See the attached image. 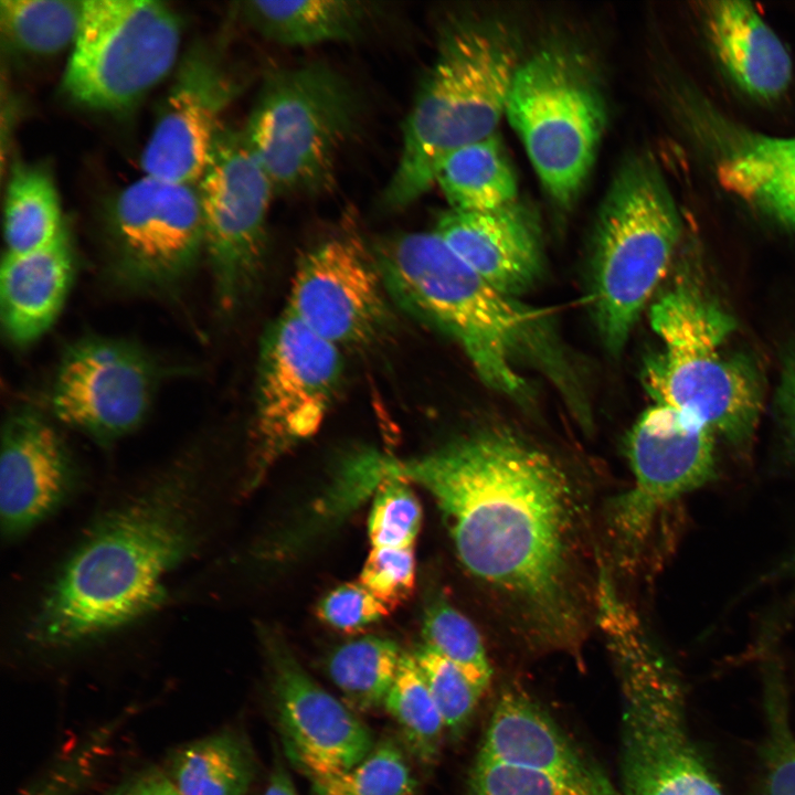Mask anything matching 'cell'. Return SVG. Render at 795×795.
Instances as JSON below:
<instances>
[{
  "mask_svg": "<svg viewBox=\"0 0 795 795\" xmlns=\"http://www.w3.org/2000/svg\"><path fill=\"white\" fill-rule=\"evenodd\" d=\"M379 471L433 497L464 569L530 639L570 653L580 648L589 596L583 502L556 458L492 427L416 458L382 455Z\"/></svg>",
  "mask_w": 795,
  "mask_h": 795,
  "instance_id": "6da1fadb",
  "label": "cell"
},
{
  "mask_svg": "<svg viewBox=\"0 0 795 795\" xmlns=\"http://www.w3.org/2000/svg\"><path fill=\"white\" fill-rule=\"evenodd\" d=\"M203 540V479L177 466L104 513L64 560L26 624L42 649H72L146 617Z\"/></svg>",
  "mask_w": 795,
  "mask_h": 795,
  "instance_id": "7a4b0ae2",
  "label": "cell"
},
{
  "mask_svg": "<svg viewBox=\"0 0 795 795\" xmlns=\"http://www.w3.org/2000/svg\"><path fill=\"white\" fill-rule=\"evenodd\" d=\"M372 252L392 301L451 337L488 388L527 401L531 388L521 370L537 368L575 411L583 409L547 312L495 288L434 231L382 239Z\"/></svg>",
  "mask_w": 795,
  "mask_h": 795,
  "instance_id": "3957f363",
  "label": "cell"
},
{
  "mask_svg": "<svg viewBox=\"0 0 795 795\" xmlns=\"http://www.w3.org/2000/svg\"><path fill=\"white\" fill-rule=\"evenodd\" d=\"M520 64L518 43L500 23L463 21L442 31L404 124L384 208L413 203L436 183L451 153L496 132Z\"/></svg>",
  "mask_w": 795,
  "mask_h": 795,
  "instance_id": "277c9868",
  "label": "cell"
},
{
  "mask_svg": "<svg viewBox=\"0 0 795 795\" xmlns=\"http://www.w3.org/2000/svg\"><path fill=\"white\" fill-rule=\"evenodd\" d=\"M650 326L661 348L646 362L644 382L655 403L743 442L761 409L756 372L724 351L734 319L698 287L679 282L651 305Z\"/></svg>",
  "mask_w": 795,
  "mask_h": 795,
  "instance_id": "5b68a950",
  "label": "cell"
},
{
  "mask_svg": "<svg viewBox=\"0 0 795 795\" xmlns=\"http://www.w3.org/2000/svg\"><path fill=\"white\" fill-rule=\"evenodd\" d=\"M680 219L654 163L623 162L602 202L592 255V305L610 353L625 347L644 306L666 274Z\"/></svg>",
  "mask_w": 795,
  "mask_h": 795,
  "instance_id": "8992f818",
  "label": "cell"
},
{
  "mask_svg": "<svg viewBox=\"0 0 795 795\" xmlns=\"http://www.w3.org/2000/svg\"><path fill=\"white\" fill-rule=\"evenodd\" d=\"M607 645L622 695V795H725L689 731L681 681L645 630Z\"/></svg>",
  "mask_w": 795,
  "mask_h": 795,
  "instance_id": "52a82bcc",
  "label": "cell"
},
{
  "mask_svg": "<svg viewBox=\"0 0 795 795\" xmlns=\"http://www.w3.org/2000/svg\"><path fill=\"white\" fill-rule=\"evenodd\" d=\"M358 116L350 83L311 63L271 71L243 131L275 193L315 194L333 183L338 153Z\"/></svg>",
  "mask_w": 795,
  "mask_h": 795,
  "instance_id": "ba28073f",
  "label": "cell"
},
{
  "mask_svg": "<svg viewBox=\"0 0 795 795\" xmlns=\"http://www.w3.org/2000/svg\"><path fill=\"white\" fill-rule=\"evenodd\" d=\"M505 115L550 197L572 204L606 121L603 96L585 65L556 47L533 54L516 72Z\"/></svg>",
  "mask_w": 795,
  "mask_h": 795,
  "instance_id": "9c48e42d",
  "label": "cell"
},
{
  "mask_svg": "<svg viewBox=\"0 0 795 795\" xmlns=\"http://www.w3.org/2000/svg\"><path fill=\"white\" fill-rule=\"evenodd\" d=\"M180 43V20L165 2L84 1L63 88L82 106L124 109L169 74Z\"/></svg>",
  "mask_w": 795,
  "mask_h": 795,
  "instance_id": "30bf717a",
  "label": "cell"
},
{
  "mask_svg": "<svg viewBox=\"0 0 795 795\" xmlns=\"http://www.w3.org/2000/svg\"><path fill=\"white\" fill-rule=\"evenodd\" d=\"M197 187L216 300L230 314L261 277L275 190L244 131L224 127Z\"/></svg>",
  "mask_w": 795,
  "mask_h": 795,
  "instance_id": "8fae6325",
  "label": "cell"
},
{
  "mask_svg": "<svg viewBox=\"0 0 795 795\" xmlns=\"http://www.w3.org/2000/svg\"><path fill=\"white\" fill-rule=\"evenodd\" d=\"M342 369L340 348L287 310L266 329L256 380L258 467L318 432L340 388Z\"/></svg>",
  "mask_w": 795,
  "mask_h": 795,
  "instance_id": "7c38bea8",
  "label": "cell"
},
{
  "mask_svg": "<svg viewBox=\"0 0 795 795\" xmlns=\"http://www.w3.org/2000/svg\"><path fill=\"white\" fill-rule=\"evenodd\" d=\"M107 240L113 276L139 292H169L204 252L197 184L142 176L112 203Z\"/></svg>",
  "mask_w": 795,
  "mask_h": 795,
  "instance_id": "4fadbf2b",
  "label": "cell"
},
{
  "mask_svg": "<svg viewBox=\"0 0 795 795\" xmlns=\"http://www.w3.org/2000/svg\"><path fill=\"white\" fill-rule=\"evenodd\" d=\"M634 483L612 508L613 537L623 562L635 561L658 513L714 473V433L699 421L655 403L628 433Z\"/></svg>",
  "mask_w": 795,
  "mask_h": 795,
  "instance_id": "5bb4252c",
  "label": "cell"
},
{
  "mask_svg": "<svg viewBox=\"0 0 795 795\" xmlns=\"http://www.w3.org/2000/svg\"><path fill=\"white\" fill-rule=\"evenodd\" d=\"M391 303L372 250L339 235L300 257L285 310L339 348H361L388 332Z\"/></svg>",
  "mask_w": 795,
  "mask_h": 795,
  "instance_id": "9a60e30c",
  "label": "cell"
},
{
  "mask_svg": "<svg viewBox=\"0 0 795 795\" xmlns=\"http://www.w3.org/2000/svg\"><path fill=\"white\" fill-rule=\"evenodd\" d=\"M158 380V365L138 346L121 339L87 337L63 354L51 406L62 423L108 443L140 425Z\"/></svg>",
  "mask_w": 795,
  "mask_h": 795,
  "instance_id": "2e32d148",
  "label": "cell"
},
{
  "mask_svg": "<svg viewBox=\"0 0 795 795\" xmlns=\"http://www.w3.org/2000/svg\"><path fill=\"white\" fill-rule=\"evenodd\" d=\"M278 724L292 761L310 780L342 772L375 743L346 702L321 687L274 637L267 640Z\"/></svg>",
  "mask_w": 795,
  "mask_h": 795,
  "instance_id": "e0dca14e",
  "label": "cell"
},
{
  "mask_svg": "<svg viewBox=\"0 0 795 795\" xmlns=\"http://www.w3.org/2000/svg\"><path fill=\"white\" fill-rule=\"evenodd\" d=\"M221 63L203 47L180 61L140 162L145 176L197 184L222 130L221 116L236 93Z\"/></svg>",
  "mask_w": 795,
  "mask_h": 795,
  "instance_id": "ac0fdd59",
  "label": "cell"
},
{
  "mask_svg": "<svg viewBox=\"0 0 795 795\" xmlns=\"http://www.w3.org/2000/svg\"><path fill=\"white\" fill-rule=\"evenodd\" d=\"M74 476L65 443L42 415L28 409L11 414L0 457L2 533L17 539L44 521L70 494Z\"/></svg>",
  "mask_w": 795,
  "mask_h": 795,
  "instance_id": "d6986e66",
  "label": "cell"
},
{
  "mask_svg": "<svg viewBox=\"0 0 795 795\" xmlns=\"http://www.w3.org/2000/svg\"><path fill=\"white\" fill-rule=\"evenodd\" d=\"M477 757L556 778L590 795H622L605 772L521 689L499 696Z\"/></svg>",
  "mask_w": 795,
  "mask_h": 795,
  "instance_id": "ffe728a7",
  "label": "cell"
},
{
  "mask_svg": "<svg viewBox=\"0 0 795 795\" xmlns=\"http://www.w3.org/2000/svg\"><path fill=\"white\" fill-rule=\"evenodd\" d=\"M434 232L474 272L498 290L519 297L543 269L540 229L523 204L479 212L449 209Z\"/></svg>",
  "mask_w": 795,
  "mask_h": 795,
  "instance_id": "44dd1931",
  "label": "cell"
},
{
  "mask_svg": "<svg viewBox=\"0 0 795 795\" xmlns=\"http://www.w3.org/2000/svg\"><path fill=\"white\" fill-rule=\"evenodd\" d=\"M74 274L64 231L50 244L20 254L6 253L0 269L2 327L15 344H29L57 318Z\"/></svg>",
  "mask_w": 795,
  "mask_h": 795,
  "instance_id": "7402d4cb",
  "label": "cell"
},
{
  "mask_svg": "<svg viewBox=\"0 0 795 795\" xmlns=\"http://www.w3.org/2000/svg\"><path fill=\"white\" fill-rule=\"evenodd\" d=\"M710 40L728 72L750 94L773 98L792 77L789 54L773 30L746 1L704 3Z\"/></svg>",
  "mask_w": 795,
  "mask_h": 795,
  "instance_id": "603a6c76",
  "label": "cell"
},
{
  "mask_svg": "<svg viewBox=\"0 0 795 795\" xmlns=\"http://www.w3.org/2000/svg\"><path fill=\"white\" fill-rule=\"evenodd\" d=\"M717 176L728 192L795 227V137L749 136Z\"/></svg>",
  "mask_w": 795,
  "mask_h": 795,
  "instance_id": "cb8c5ba5",
  "label": "cell"
},
{
  "mask_svg": "<svg viewBox=\"0 0 795 795\" xmlns=\"http://www.w3.org/2000/svg\"><path fill=\"white\" fill-rule=\"evenodd\" d=\"M245 20L266 39L288 46L349 41L360 35L374 9L361 1H247Z\"/></svg>",
  "mask_w": 795,
  "mask_h": 795,
  "instance_id": "d4e9b609",
  "label": "cell"
},
{
  "mask_svg": "<svg viewBox=\"0 0 795 795\" xmlns=\"http://www.w3.org/2000/svg\"><path fill=\"white\" fill-rule=\"evenodd\" d=\"M436 183L449 209L479 212L517 201L515 170L500 137L495 132L451 153L442 163Z\"/></svg>",
  "mask_w": 795,
  "mask_h": 795,
  "instance_id": "484cf974",
  "label": "cell"
},
{
  "mask_svg": "<svg viewBox=\"0 0 795 795\" xmlns=\"http://www.w3.org/2000/svg\"><path fill=\"white\" fill-rule=\"evenodd\" d=\"M167 773L179 795H246L255 762L237 733L219 732L179 749Z\"/></svg>",
  "mask_w": 795,
  "mask_h": 795,
  "instance_id": "4316f807",
  "label": "cell"
},
{
  "mask_svg": "<svg viewBox=\"0 0 795 795\" xmlns=\"http://www.w3.org/2000/svg\"><path fill=\"white\" fill-rule=\"evenodd\" d=\"M65 231L56 187L44 168L18 165L11 172L4 201L7 253L43 247Z\"/></svg>",
  "mask_w": 795,
  "mask_h": 795,
  "instance_id": "83f0119b",
  "label": "cell"
},
{
  "mask_svg": "<svg viewBox=\"0 0 795 795\" xmlns=\"http://www.w3.org/2000/svg\"><path fill=\"white\" fill-rule=\"evenodd\" d=\"M402 656L392 639L365 636L337 648L328 660V674L347 706L371 711L383 707Z\"/></svg>",
  "mask_w": 795,
  "mask_h": 795,
  "instance_id": "f1b7e54d",
  "label": "cell"
},
{
  "mask_svg": "<svg viewBox=\"0 0 795 795\" xmlns=\"http://www.w3.org/2000/svg\"><path fill=\"white\" fill-rule=\"evenodd\" d=\"M84 1L1 0V30L17 50L51 56L73 46L83 17Z\"/></svg>",
  "mask_w": 795,
  "mask_h": 795,
  "instance_id": "f546056e",
  "label": "cell"
},
{
  "mask_svg": "<svg viewBox=\"0 0 795 795\" xmlns=\"http://www.w3.org/2000/svg\"><path fill=\"white\" fill-rule=\"evenodd\" d=\"M383 707L398 724L409 753L422 764H433L446 729L413 654L403 653Z\"/></svg>",
  "mask_w": 795,
  "mask_h": 795,
  "instance_id": "4dcf8cb0",
  "label": "cell"
},
{
  "mask_svg": "<svg viewBox=\"0 0 795 795\" xmlns=\"http://www.w3.org/2000/svg\"><path fill=\"white\" fill-rule=\"evenodd\" d=\"M766 671L763 688L764 735L755 795H795V731L788 692L776 667Z\"/></svg>",
  "mask_w": 795,
  "mask_h": 795,
  "instance_id": "1f68e13d",
  "label": "cell"
},
{
  "mask_svg": "<svg viewBox=\"0 0 795 795\" xmlns=\"http://www.w3.org/2000/svg\"><path fill=\"white\" fill-rule=\"evenodd\" d=\"M422 636L426 647L455 665L481 695L491 680V667L475 625L443 598L424 612Z\"/></svg>",
  "mask_w": 795,
  "mask_h": 795,
  "instance_id": "d6a6232c",
  "label": "cell"
},
{
  "mask_svg": "<svg viewBox=\"0 0 795 795\" xmlns=\"http://www.w3.org/2000/svg\"><path fill=\"white\" fill-rule=\"evenodd\" d=\"M312 795H414L416 778L391 739L375 743L353 766L311 781Z\"/></svg>",
  "mask_w": 795,
  "mask_h": 795,
  "instance_id": "836d02e7",
  "label": "cell"
},
{
  "mask_svg": "<svg viewBox=\"0 0 795 795\" xmlns=\"http://www.w3.org/2000/svg\"><path fill=\"white\" fill-rule=\"evenodd\" d=\"M372 486L375 494L368 520L372 548H410L420 532L422 509L405 480L384 477Z\"/></svg>",
  "mask_w": 795,
  "mask_h": 795,
  "instance_id": "e575fe53",
  "label": "cell"
},
{
  "mask_svg": "<svg viewBox=\"0 0 795 795\" xmlns=\"http://www.w3.org/2000/svg\"><path fill=\"white\" fill-rule=\"evenodd\" d=\"M413 656L448 733L458 736L467 727L481 693L452 662L425 645Z\"/></svg>",
  "mask_w": 795,
  "mask_h": 795,
  "instance_id": "d590c367",
  "label": "cell"
},
{
  "mask_svg": "<svg viewBox=\"0 0 795 795\" xmlns=\"http://www.w3.org/2000/svg\"><path fill=\"white\" fill-rule=\"evenodd\" d=\"M468 795H590L556 778L476 757Z\"/></svg>",
  "mask_w": 795,
  "mask_h": 795,
  "instance_id": "8d00e7d4",
  "label": "cell"
},
{
  "mask_svg": "<svg viewBox=\"0 0 795 795\" xmlns=\"http://www.w3.org/2000/svg\"><path fill=\"white\" fill-rule=\"evenodd\" d=\"M359 582L390 610L404 602L415 584L414 547L371 548Z\"/></svg>",
  "mask_w": 795,
  "mask_h": 795,
  "instance_id": "74e56055",
  "label": "cell"
},
{
  "mask_svg": "<svg viewBox=\"0 0 795 795\" xmlns=\"http://www.w3.org/2000/svg\"><path fill=\"white\" fill-rule=\"evenodd\" d=\"M390 608L360 582L344 583L318 604L321 621L344 633H356L388 616Z\"/></svg>",
  "mask_w": 795,
  "mask_h": 795,
  "instance_id": "f35d334b",
  "label": "cell"
},
{
  "mask_svg": "<svg viewBox=\"0 0 795 795\" xmlns=\"http://www.w3.org/2000/svg\"><path fill=\"white\" fill-rule=\"evenodd\" d=\"M109 733L105 729L92 735L20 795H75L100 762Z\"/></svg>",
  "mask_w": 795,
  "mask_h": 795,
  "instance_id": "ab89813d",
  "label": "cell"
},
{
  "mask_svg": "<svg viewBox=\"0 0 795 795\" xmlns=\"http://www.w3.org/2000/svg\"><path fill=\"white\" fill-rule=\"evenodd\" d=\"M107 795H179L167 772L147 768L125 780Z\"/></svg>",
  "mask_w": 795,
  "mask_h": 795,
  "instance_id": "60d3db41",
  "label": "cell"
},
{
  "mask_svg": "<svg viewBox=\"0 0 795 795\" xmlns=\"http://www.w3.org/2000/svg\"><path fill=\"white\" fill-rule=\"evenodd\" d=\"M777 404L787 437L795 449V357L783 371Z\"/></svg>",
  "mask_w": 795,
  "mask_h": 795,
  "instance_id": "b9f144b4",
  "label": "cell"
},
{
  "mask_svg": "<svg viewBox=\"0 0 795 795\" xmlns=\"http://www.w3.org/2000/svg\"><path fill=\"white\" fill-rule=\"evenodd\" d=\"M264 795H298L289 774L282 764L275 765Z\"/></svg>",
  "mask_w": 795,
  "mask_h": 795,
  "instance_id": "7bdbcfd3",
  "label": "cell"
}]
</instances>
